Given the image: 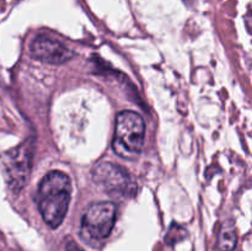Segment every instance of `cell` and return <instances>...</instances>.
Instances as JSON below:
<instances>
[{
  "mask_svg": "<svg viewBox=\"0 0 252 251\" xmlns=\"http://www.w3.org/2000/svg\"><path fill=\"white\" fill-rule=\"evenodd\" d=\"M71 196V181L59 170L49 171L42 179L37 192V203L43 220L56 229L63 223Z\"/></svg>",
  "mask_w": 252,
  "mask_h": 251,
  "instance_id": "1",
  "label": "cell"
},
{
  "mask_svg": "<svg viewBox=\"0 0 252 251\" xmlns=\"http://www.w3.org/2000/svg\"><path fill=\"white\" fill-rule=\"evenodd\" d=\"M145 123L134 111H122L116 117L112 148L125 159H134L144 147Z\"/></svg>",
  "mask_w": 252,
  "mask_h": 251,
  "instance_id": "2",
  "label": "cell"
},
{
  "mask_svg": "<svg viewBox=\"0 0 252 251\" xmlns=\"http://www.w3.org/2000/svg\"><path fill=\"white\" fill-rule=\"evenodd\" d=\"M117 206L112 202H98L86 209L81 219V235L90 241L107 238L115 226Z\"/></svg>",
  "mask_w": 252,
  "mask_h": 251,
  "instance_id": "3",
  "label": "cell"
},
{
  "mask_svg": "<svg viewBox=\"0 0 252 251\" xmlns=\"http://www.w3.org/2000/svg\"><path fill=\"white\" fill-rule=\"evenodd\" d=\"M32 142H25L21 145L7 150L1 157V165L10 188L17 193L26 185L30 177L33 157Z\"/></svg>",
  "mask_w": 252,
  "mask_h": 251,
  "instance_id": "4",
  "label": "cell"
},
{
  "mask_svg": "<svg viewBox=\"0 0 252 251\" xmlns=\"http://www.w3.org/2000/svg\"><path fill=\"white\" fill-rule=\"evenodd\" d=\"M93 179L111 196L127 197L135 192V182L125 167L112 162H101L94 169Z\"/></svg>",
  "mask_w": 252,
  "mask_h": 251,
  "instance_id": "5",
  "label": "cell"
},
{
  "mask_svg": "<svg viewBox=\"0 0 252 251\" xmlns=\"http://www.w3.org/2000/svg\"><path fill=\"white\" fill-rule=\"evenodd\" d=\"M31 56L43 63L59 65L70 61L74 52L56 38L48 36H38L31 43Z\"/></svg>",
  "mask_w": 252,
  "mask_h": 251,
  "instance_id": "6",
  "label": "cell"
},
{
  "mask_svg": "<svg viewBox=\"0 0 252 251\" xmlns=\"http://www.w3.org/2000/svg\"><path fill=\"white\" fill-rule=\"evenodd\" d=\"M236 230L234 223H224L218 238V248L220 251H233L236 246Z\"/></svg>",
  "mask_w": 252,
  "mask_h": 251,
  "instance_id": "7",
  "label": "cell"
},
{
  "mask_svg": "<svg viewBox=\"0 0 252 251\" xmlns=\"http://www.w3.org/2000/svg\"><path fill=\"white\" fill-rule=\"evenodd\" d=\"M66 251H84V250L79 248L78 245H75V244H70V245L66 248Z\"/></svg>",
  "mask_w": 252,
  "mask_h": 251,
  "instance_id": "8",
  "label": "cell"
}]
</instances>
